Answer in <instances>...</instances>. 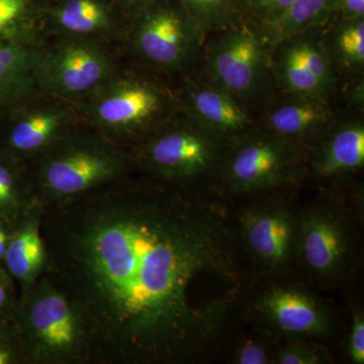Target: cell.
I'll return each mask as SVG.
<instances>
[{"label": "cell", "mask_w": 364, "mask_h": 364, "mask_svg": "<svg viewBox=\"0 0 364 364\" xmlns=\"http://www.w3.org/2000/svg\"><path fill=\"white\" fill-rule=\"evenodd\" d=\"M129 149L141 173L165 183L198 186L215 179L228 146L181 107Z\"/></svg>", "instance_id": "8992f818"}, {"label": "cell", "mask_w": 364, "mask_h": 364, "mask_svg": "<svg viewBox=\"0 0 364 364\" xmlns=\"http://www.w3.org/2000/svg\"><path fill=\"white\" fill-rule=\"evenodd\" d=\"M128 16L117 0H58L48 4L46 38L98 40L121 47Z\"/></svg>", "instance_id": "9a60e30c"}, {"label": "cell", "mask_w": 364, "mask_h": 364, "mask_svg": "<svg viewBox=\"0 0 364 364\" xmlns=\"http://www.w3.org/2000/svg\"><path fill=\"white\" fill-rule=\"evenodd\" d=\"M47 7L45 0H0V42L42 44Z\"/></svg>", "instance_id": "7402d4cb"}, {"label": "cell", "mask_w": 364, "mask_h": 364, "mask_svg": "<svg viewBox=\"0 0 364 364\" xmlns=\"http://www.w3.org/2000/svg\"><path fill=\"white\" fill-rule=\"evenodd\" d=\"M124 62L121 47L104 41L48 37L38 48V90L77 104Z\"/></svg>", "instance_id": "9c48e42d"}, {"label": "cell", "mask_w": 364, "mask_h": 364, "mask_svg": "<svg viewBox=\"0 0 364 364\" xmlns=\"http://www.w3.org/2000/svg\"><path fill=\"white\" fill-rule=\"evenodd\" d=\"M18 303V287L4 264H0V321L16 318Z\"/></svg>", "instance_id": "f1b7e54d"}, {"label": "cell", "mask_w": 364, "mask_h": 364, "mask_svg": "<svg viewBox=\"0 0 364 364\" xmlns=\"http://www.w3.org/2000/svg\"><path fill=\"white\" fill-rule=\"evenodd\" d=\"M36 200L28 164L0 147V218L14 223Z\"/></svg>", "instance_id": "603a6c76"}, {"label": "cell", "mask_w": 364, "mask_h": 364, "mask_svg": "<svg viewBox=\"0 0 364 364\" xmlns=\"http://www.w3.org/2000/svg\"><path fill=\"white\" fill-rule=\"evenodd\" d=\"M16 320L28 364H95L85 315L49 275L18 296Z\"/></svg>", "instance_id": "5b68a950"}, {"label": "cell", "mask_w": 364, "mask_h": 364, "mask_svg": "<svg viewBox=\"0 0 364 364\" xmlns=\"http://www.w3.org/2000/svg\"><path fill=\"white\" fill-rule=\"evenodd\" d=\"M0 364H28L16 318L0 321Z\"/></svg>", "instance_id": "4316f807"}, {"label": "cell", "mask_w": 364, "mask_h": 364, "mask_svg": "<svg viewBox=\"0 0 364 364\" xmlns=\"http://www.w3.org/2000/svg\"><path fill=\"white\" fill-rule=\"evenodd\" d=\"M328 59L340 80L364 74V18H335L321 28Z\"/></svg>", "instance_id": "ffe728a7"}, {"label": "cell", "mask_w": 364, "mask_h": 364, "mask_svg": "<svg viewBox=\"0 0 364 364\" xmlns=\"http://www.w3.org/2000/svg\"><path fill=\"white\" fill-rule=\"evenodd\" d=\"M350 335H349L348 354L352 363L355 364L364 363V316L361 310H355L353 314V324H352Z\"/></svg>", "instance_id": "1f68e13d"}, {"label": "cell", "mask_w": 364, "mask_h": 364, "mask_svg": "<svg viewBox=\"0 0 364 364\" xmlns=\"http://www.w3.org/2000/svg\"><path fill=\"white\" fill-rule=\"evenodd\" d=\"M364 166V114L339 109L331 126L308 150L309 176L344 181Z\"/></svg>", "instance_id": "2e32d148"}, {"label": "cell", "mask_w": 364, "mask_h": 364, "mask_svg": "<svg viewBox=\"0 0 364 364\" xmlns=\"http://www.w3.org/2000/svg\"><path fill=\"white\" fill-rule=\"evenodd\" d=\"M328 363V353L317 345L291 343L275 352L274 363L320 364Z\"/></svg>", "instance_id": "83f0119b"}, {"label": "cell", "mask_w": 364, "mask_h": 364, "mask_svg": "<svg viewBox=\"0 0 364 364\" xmlns=\"http://www.w3.org/2000/svg\"><path fill=\"white\" fill-rule=\"evenodd\" d=\"M270 61L279 95L330 102L337 100L341 80L323 47L321 28L272 43Z\"/></svg>", "instance_id": "7c38bea8"}, {"label": "cell", "mask_w": 364, "mask_h": 364, "mask_svg": "<svg viewBox=\"0 0 364 364\" xmlns=\"http://www.w3.org/2000/svg\"><path fill=\"white\" fill-rule=\"evenodd\" d=\"M117 1L119 2L128 13H130V11H134V9L148 4V2L152 1V0H117Z\"/></svg>", "instance_id": "e575fe53"}, {"label": "cell", "mask_w": 364, "mask_h": 364, "mask_svg": "<svg viewBox=\"0 0 364 364\" xmlns=\"http://www.w3.org/2000/svg\"><path fill=\"white\" fill-rule=\"evenodd\" d=\"M14 223L0 218V264H4V255L11 236Z\"/></svg>", "instance_id": "836d02e7"}, {"label": "cell", "mask_w": 364, "mask_h": 364, "mask_svg": "<svg viewBox=\"0 0 364 364\" xmlns=\"http://www.w3.org/2000/svg\"><path fill=\"white\" fill-rule=\"evenodd\" d=\"M336 107L334 102L279 95L258 114V124L309 150L336 119Z\"/></svg>", "instance_id": "ac0fdd59"}, {"label": "cell", "mask_w": 364, "mask_h": 364, "mask_svg": "<svg viewBox=\"0 0 364 364\" xmlns=\"http://www.w3.org/2000/svg\"><path fill=\"white\" fill-rule=\"evenodd\" d=\"M293 2L294 0H246L247 23L263 33L284 18Z\"/></svg>", "instance_id": "484cf974"}, {"label": "cell", "mask_w": 364, "mask_h": 364, "mask_svg": "<svg viewBox=\"0 0 364 364\" xmlns=\"http://www.w3.org/2000/svg\"><path fill=\"white\" fill-rule=\"evenodd\" d=\"M181 109L228 147L258 126L257 112L228 91L193 73L176 85Z\"/></svg>", "instance_id": "5bb4252c"}, {"label": "cell", "mask_w": 364, "mask_h": 364, "mask_svg": "<svg viewBox=\"0 0 364 364\" xmlns=\"http://www.w3.org/2000/svg\"><path fill=\"white\" fill-rule=\"evenodd\" d=\"M26 164L36 198L44 207L138 171L129 148L82 122Z\"/></svg>", "instance_id": "7a4b0ae2"}, {"label": "cell", "mask_w": 364, "mask_h": 364, "mask_svg": "<svg viewBox=\"0 0 364 364\" xmlns=\"http://www.w3.org/2000/svg\"><path fill=\"white\" fill-rule=\"evenodd\" d=\"M81 122L131 148L181 107L176 83L124 59L111 77L75 104Z\"/></svg>", "instance_id": "3957f363"}, {"label": "cell", "mask_w": 364, "mask_h": 364, "mask_svg": "<svg viewBox=\"0 0 364 364\" xmlns=\"http://www.w3.org/2000/svg\"><path fill=\"white\" fill-rule=\"evenodd\" d=\"M43 215L44 205L36 200L14 222L7 243L4 267L16 282L18 296L33 286L47 267Z\"/></svg>", "instance_id": "d6986e66"}, {"label": "cell", "mask_w": 364, "mask_h": 364, "mask_svg": "<svg viewBox=\"0 0 364 364\" xmlns=\"http://www.w3.org/2000/svg\"><path fill=\"white\" fill-rule=\"evenodd\" d=\"M45 274L83 313L95 364H184L221 338L249 284L227 208L136 171L46 205Z\"/></svg>", "instance_id": "6da1fadb"}, {"label": "cell", "mask_w": 364, "mask_h": 364, "mask_svg": "<svg viewBox=\"0 0 364 364\" xmlns=\"http://www.w3.org/2000/svg\"><path fill=\"white\" fill-rule=\"evenodd\" d=\"M274 356L264 344L247 340L239 346L235 360L239 364H270L274 363Z\"/></svg>", "instance_id": "4dcf8cb0"}, {"label": "cell", "mask_w": 364, "mask_h": 364, "mask_svg": "<svg viewBox=\"0 0 364 364\" xmlns=\"http://www.w3.org/2000/svg\"><path fill=\"white\" fill-rule=\"evenodd\" d=\"M269 41L252 23L207 33L195 73L233 95L257 112L279 97Z\"/></svg>", "instance_id": "52a82bcc"}, {"label": "cell", "mask_w": 364, "mask_h": 364, "mask_svg": "<svg viewBox=\"0 0 364 364\" xmlns=\"http://www.w3.org/2000/svg\"><path fill=\"white\" fill-rule=\"evenodd\" d=\"M336 18H364V0H335Z\"/></svg>", "instance_id": "d6a6232c"}, {"label": "cell", "mask_w": 364, "mask_h": 364, "mask_svg": "<svg viewBox=\"0 0 364 364\" xmlns=\"http://www.w3.org/2000/svg\"><path fill=\"white\" fill-rule=\"evenodd\" d=\"M205 37L179 0H152L129 13L122 54L177 85L198 69Z\"/></svg>", "instance_id": "277c9868"}, {"label": "cell", "mask_w": 364, "mask_h": 364, "mask_svg": "<svg viewBox=\"0 0 364 364\" xmlns=\"http://www.w3.org/2000/svg\"><path fill=\"white\" fill-rule=\"evenodd\" d=\"M254 309L265 324L287 336L320 337L331 329L325 304L299 287L269 289L256 301Z\"/></svg>", "instance_id": "e0dca14e"}, {"label": "cell", "mask_w": 364, "mask_h": 364, "mask_svg": "<svg viewBox=\"0 0 364 364\" xmlns=\"http://www.w3.org/2000/svg\"><path fill=\"white\" fill-rule=\"evenodd\" d=\"M80 123L75 104L37 90L0 114V147L28 162Z\"/></svg>", "instance_id": "8fae6325"}, {"label": "cell", "mask_w": 364, "mask_h": 364, "mask_svg": "<svg viewBox=\"0 0 364 364\" xmlns=\"http://www.w3.org/2000/svg\"><path fill=\"white\" fill-rule=\"evenodd\" d=\"M39 46L0 42V114L38 90Z\"/></svg>", "instance_id": "44dd1931"}, {"label": "cell", "mask_w": 364, "mask_h": 364, "mask_svg": "<svg viewBox=\"0 0 364 364\" xmlns=\"http://www.w3.org/2000/svg\"><path fill=\"white\" fill-rule=\"evenodd\" d=\"M244 250L256 267L284 274L296 263L298 212L279 200L258 203L237 220Z\"/></svg>", "instance_id": "4fadbf2b"}, {"label": "cell", "mask_w": 364, "mask_h": 364, "mask_svg": "<svg viewBox=\"0 0 364 364\" xmlns=\"http://www.w3.org/2000/svg\"><path fill=\"white\" fill-rule=\"evenodd\" d=\"M309 176L308 150L258 124L229 146L215 181L234 195L280 191Z\"/></svg>", "instance_id": "ba28073f"}, {"label": "cell", "mask_w": 364, "mask_h": 364, "mask_svg": "<svg viewBox=\"0 0 364 364\" xmlns=\"http://www.w3.org/2000/svg\"><path fill=\"white\" fill-rule=\"evenodd\" d=\"M335 18V0H294L284 18L262 33L272 44L294 33L322 28Z\"/></svg>", "instance_id": "cb8c5ba5"}, {"label": "cell", "mask_w": 364, "mask_h": 364, "mask_svg": "<svg viewBox=\"0 0 364 364\" xmlns=\"http://www.w3.org/2000/svg\"><path fill=\"white\" fill-rule=\"evenodd\" d=\"M351 213L326 198L298 212L296 261L318 284H335L351 277L358 239Z\"/></svg>", "instance_id": "30bf717a"}, {"label": "cell", "mask_w": 364, "mask_h": 364, "mask_svg": "<svg viewBox=\"0 0 364 364\" xmlns=\"http://www.w3.org/2000/svg\"><path fill=\"white\" fill-rule=\"evenodd\" d=\"M343 98L344 109L364 114V74L341 79L338 97Z\"/></svg>", "instance_id": "f546056e"}, {"label": "cell", "mask_w": 364, "mask_h": 364, "mask_svg": "<svg viewBox=\"0 0 364 364\" xmlns=\"http://www.w3.org/2000/svg\"><path fill=\"white\" fill-rule=\"evenodd\" d=\"M205 33L247 23L246 0H179Z\"/></svg>", "instance_id": "d4e9b609"}]
</instances>
